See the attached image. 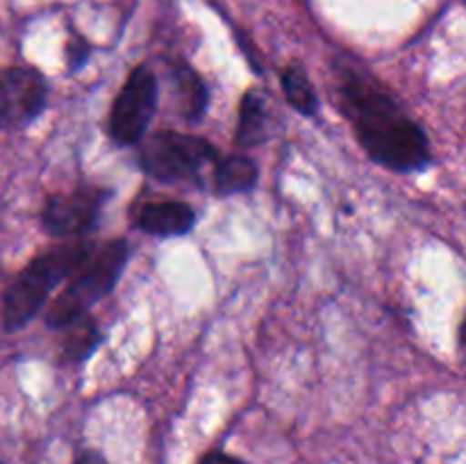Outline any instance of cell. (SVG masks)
I'll list each match as a JSON object with an SVG mask.
<instances>
[{
	"instance_id": "1",
	"label": "cell",
	"mask_w": 466,
	"mask_h": 464,
	"mask_svg": "<svg viewBox=\"0 0 466 464\" xmlns=\"http://www.w3.org/2000/svg\"><path fill=\"white\" fill-rule=\"evenodd\" d=\"M339 91L344 114L373 162L399 173H417L431 164L426 132L385 91L355 76L346 77Z\"/></svg>"
},
{
	"instance_id": "2",
	"label": "cell",
	"mask_w": 466,
	"mask_h": 464,
	"mask_svg": "<svg viewBox=\"0 0 466 464\" xmlns=\"http://www.w3.org/2000/svg\"><path fill=\"white\" fill-rule=\"evenodd\" d=\"M91 246L85 241L57 246L32 259L5 289L0 317L7 330L25 326L46 305L55 287L71 277L89 259Z\"/></svg>"
},
{
	"instance_id": "3",
	"label": "cell",
	"mask_w": 466,
	"mask_h": 464,
	"mask_svg": "<svg viewBox=\"0 0 466 464\" xmlns=\"http://www.w3.org/2000/svg\"><path fill=\"white\" fill-rule=\"evenodd\" d=\"M127 262V244L114 239L105 244L96 255H89L85 264L73 273L66 289L53 300L46 312L50 328H68L80 321L98 300L112 294Z\"/></svg>"
},
{
	"instance_id": "4",
	"label": "cell",
	"mask_w": 466,
	"mask_h": 464,
	"mask_svg": "<svg viewBox=\"0 0 466 464\" xmlns=\"http://www.w3.org/2000/svg\"><path fill=\"white\" fill-rule=\"evenodd\" d=\"M218 150L203 136L182 132H157L141 144L139 164L159 182L194 180L205 166L218 162Z\"/></svg>"
},
{
	"instance_id": "5",
	"label": "cell",
	"mask_w": 466,
	"mask_h": 464,
	"mask_svg": "<svg viewBox=\"0 0 466 464\" xmlns=\"http://www.w3.org/2000/svg\"><path fill=\"white\" fill-rule=\"evenodd\" d=\"M155 109H157V80L150 68L137 66L127 76L109 112L107 130L114 144L135 146L137 141L144 139Z\"/></svg>"
},
{
	"instance_id": "6",
	"label": "cell",
	"mask_w": 466,
	"mask_h": 464,
	"mask_svg": "<svg viewBox=\"0 0 466 464\" xmlns=\"http://www.w3.org/2000/svg\"><path fill=\"white\" fill-rule=\"evenodd\" d=\"M48 103V82L36 68L9 66L0 71V127L18 130L39 116Z\"/></svg>"
},
{
	"instance_id": "7",
	"label": "cell",
	"mask_w": 466,
	"mask_h": 464,
	"mask_svg": "<svg viewBox=\"0 0 466 464\" xmlns=\"http://www.w3.org/2000/svg\"><path fill=\"white\" fill-rule=\"evenodd\" d=\"M107 198V191L98 187H85L71 194L50 196L41 209V226L48 235L64 237V239L85 235L96 226Z\"/></svg>"
},
{
	"instance_id": "8",
	"label": "cell",
	"mask_w": 466,
	"mask_h": 464,
	"mask_svg": "<svg viewBox=\"0 0 466 464\" xmlns=\"http://www.w3.org/2000/svg\"><path fill=\"white\" fill-rule=\"evenodd\" d=\"M137 227L155 237H180L196 226V212L180 200L146 203L135 214Z\"/></svg>"
},
{
	"instance_id": "9",
	"label": "cell",
	"mask_w": 466,
	"mask_h": 464,
	"mask_svg": "<svg viewBox=\"0 0 466 464\" xmlns=\"http://www.w3.org/2000/svg\"><path fill=\"white\" fill-rule=\"evenodd\" d=\"M173 89L177 94V107L187 121H200V116L208 109V86L200 80L198 73L185 62H176L171 66Z\"/></svg>"
},
{
	"instance_id": "10",
	"label": "cell",
	"mask_w": 466,
	"mask_h": 464,
	"mask_svg": "<svg viewBox=\"0 0 466 464\" xmlns=\"http://www.w3.org/2000/svg\"><path fill=\"white\" fill-rule=\"evenodd\" d=\"M258 182V164L244 155H230L214 164V191L221 196L244 194Z\"/></svg>"
},
{
	"instance_id": "11",
	"label": "cell",
	"mask_w": 466,
	"mask_h": 464,
	"mask_svg": "<svg viewBox=\"0 0 466 464\" xmlns=\"http://www.w3.org/2000/svg\"><path fill=\"white\" fill-rule=\"evenodd\" d=\"M258 91H248L241 100L239 123H237L235 139L239 146H259L267 139V107Z\"/></svg>"
},
{
	"instance_id": "12",
	"label": "cell",
	"mask_w": 466,
	"mask_h": 464,
	"mask_svg": "<svg viewBox=\"0 0 466 464\" xmlns=\"http://www.w3.org/2000/svg\"><path fill=\"white\" fill-rule=\"evenodd\" d=\"M282 89H285L287 100H289L296 112L305 114V116H314L319 112L317 94H314L308 76L300 68L291 66L282 73Z\"/></svg>"
},
{
	"instance_id": "13",
	"label": "cell",
	"mask_w": 466,
	"mask_h": 464,
	"mask_svg": "<svg viewBox=\"0 0 466 464\" xmlns=\"http://www.w3.org/2000/svg\"><path fill=\"white\" fill-rule=\"evenodd\" d=\"M68 330H71V335H68L66 355L71 359H85L98 346V330H96L94 323L85 321V317L73 323V326H68Z\"/></svg>"
},
{
	"instance_id": "14",
	"label": "cell",
	"mask_w": 466,
	"mask_h": 464,
	"mask_svg": "<svg viewBox=\"0 0 466 464\" xmlns=\"http://www.w3.org/2000/svg\"><path fill=\"white\" fill-rule=\"evenodd\" d=\"M66 55L71 71H77V68L86 62V57H89V44H86L85 39H80V36H76L73 41H68Z\"/></svg>"
},
{
	"instance_id": "15",
	"label": "cell",
	"mask_w": 466,
	"mask_h": 464,
	"mask_svg": "<svg viewBox=\"0 0 466 464\" xmlns=\"http://www.w3.org/2000/svg\"><path fill=\"white\" fill-rule=\"evenodd\" d=\"M198 464H246V462H241V459L232 458V455H228V453H218V450H212V453L205 455V458L200 459Z\"/></svg>"
},
{
	"instance_id": "16",
	"label": "cell",
	"mask_w": 466,
	"mask_h": 464,
	"mask_svg": "<svg viewBox=\"0 0 466 464\" xmlns=\"http://www.w3.org/2000/svg\"><path fill=\"white\" fill-rule=\"evenodd\" d=\"M76 464H107V459H105L100 453H96V450L86 449L76 455Z\"/></svg>"
},
{
	"instance_id": "17",
	"label": "cell",
	"mask_w": 466,
	"mask_h": 464,
	"mask_svg": "<svg viewBox=\"0 0 466 464\" xmlns=\"http://www.w3.org/2000/svg\"><path fill=\"white\" fill-rule=\"evenodd\" d=\"M460 344H462L464 348H466V317H464L462 328H460Z\"/></svg>"
},
{
	"instance_id": "18",
	"label": "cell",
	"mask_w": 466,
	"mask_h": 464,
	"mask_svg": "<svg viewBox=\"0 0 466 464\" xmlns=\"http://www.w3.org/2000/svg\"><path fill=\"white\" fill-rule=\"evenodd\" d=\"M0 464H3V462H0Z\"/></svg>"
}]
</instances>
